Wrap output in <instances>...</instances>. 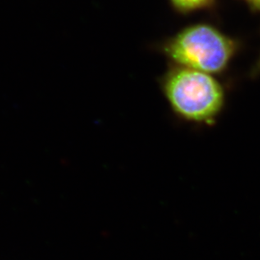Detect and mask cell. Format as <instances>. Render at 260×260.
<instances>
[{
	"mask_svg": "<svg viewBox=\"0 0 260 260\" xmlns=\"http://www.w3.org/2000/svg\"><path fill=\"white\" fill-rule=\"evenodd\" d=\"M260 73V58L258 59V63L256 65L255 69H254V71H253V74H259Z\"/></svg>",
	"mask_w": 260,
	"mask_h": 260,
	"instance_id": "cell-5",
	"label": "cell"
},
{
	"mask_svg": "<svg viewBox=\"0 0 260 260\" xmlns=\"http://www.w3.org/2000/svg\"><path fill=\"white\" fill-rule=\"evenodd\" d=\"M236 40L208 23L189 25L166 40L161 52L173 65L220 74L226 71L238 52Z\"/></svg>",
	"mask_w": 260,
	"mask_h": 260,
	"instance_id": "cell-2",
	"label": "cell"
},
{
	"mask_svg": "<svg viewBox=\"0 0 260 260\" xmlns=\"http://www.w3.org/2000/svg\"><path fill=\"white\" fill-rule=\"evenodd\" d=\"M160 86L174 113L189 122L214 124L225 106L223 86L204 72L173 65Z\"/></svg>",
	"mask_w": 260,
	"mask_h": 260,
	"instance_id": "cell-1",
	"label": "cell"
},
{
	"mask_svg": "<svg viewBox=\"0 0 260 260\" xmlns=\"http://www.w3.org/2000/svg\"><path fill=\"white\" fill-rule=\"evenodd\" d=\"M170 3L176 12L188 15L214 7L216 0H170Z\"/></svg>",
	"mask_w": 260,
	"mask_h": 260,
	"instance_id": "cell-3",
	"label": "cell"
},
{
	"mask_svg": "<svg viewBox=\"0 0 260 260\" xmlns=\"http://www.w3.org/2000/svg\"><path fill=\"white\" fill-rule=\"evenodd\" d=\"M248 3L253 10L260 11V0H248Z\"/></svg>",
	"mask_w": 260,
	"mask_h": 260,
	"instance_id": "cell-4",
	"label": "cell"
}]
</instances>
